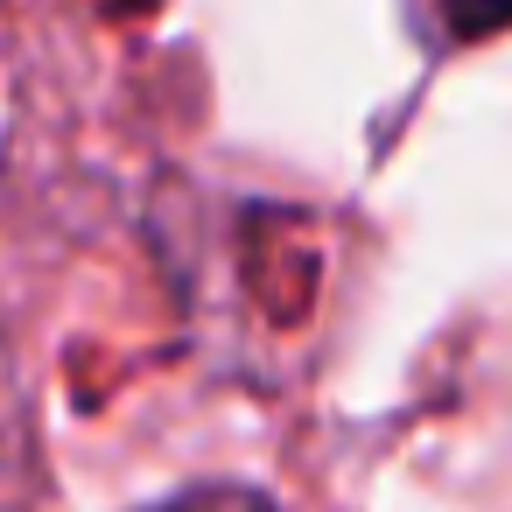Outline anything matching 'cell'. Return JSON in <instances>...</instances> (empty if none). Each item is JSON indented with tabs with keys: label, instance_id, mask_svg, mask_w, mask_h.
Returning <instances> with one entry per match:
<instances>
[{
	"label": "cell",
	"instance_id": "cell-1",
	"mask_svg": "<svg viewBox=\"0 0 512 512\" xmlns=\"http://www.w3.org/2000/svg\"><path fill=\"white\" fill-rule=\"evenodd\" d=\"M148 512H274V498L253 491V484H190V491H176L169 505H148Z\"/></svg>",
	"mask_w": 512,
	"mask_h": 512
},
{
	"label": "cell",
	"instance_id": "cell-2",
	"mask_svg": "<svg viewBox=\"0 0 512 512\" xmlns=\"http://www.w3.org/2000/svg\"><path fill=\"white\" fill-rule=\"evenodd\" d=\"M435 15L456 29V36H477V29H498L512 15V0H435Z\"/></svg>",
	"mask_w": 512,
	"mask_h": 512
}]
</instances>
